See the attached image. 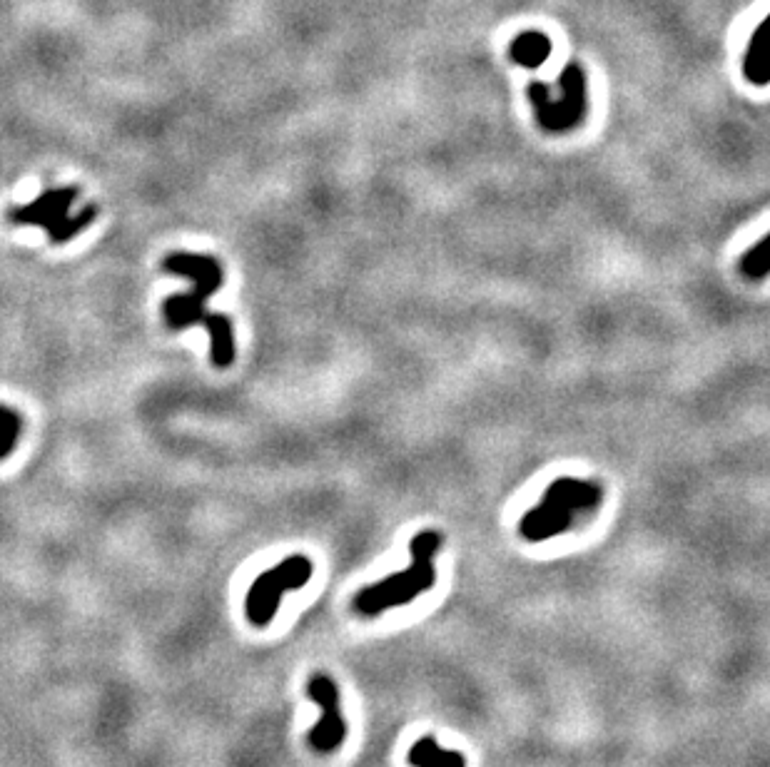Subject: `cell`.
Here are the masks:
<instances>
[{
    "label": "cell",
    "instance_id": "cell-1",
    "mask_svg": "<svg viewBox=\"0 0 770 767\" xmlns=\"http://www.w3.org/2000/svg\"><path fill=\"white\" fill-rule=\"evenodd\" d=\"M442 546V536L437 531H422L409 543L412 553V566L404 571L392 573L382 578L374 586L362 588L354 598V608L362 616H379L387 608L409 606L424 591H432L437 583V568H434V556Z\"/></svg>",
    "mask_w": 770,
    "mask_h": 767
},
{
    "label": "cell",
    "instance_id": "cell-2",
    "mask_svg": "<svg viewBox=\"0 0 770 767\" xmlns=\"http://www.w3.org/2000/svg\"><path fill=\"white\" fill-rule=\"evenodd\" d=\"M162 269L167 274L192 279V289L185 294H172L162 304V317L172 332H182L195 324H202L207 309L205 299L212 297L222 287V267L215 257L190 255V252H175L165 257Z\"/></svg>",
    "mask_w": 770,
    "mask_h": 767
},
{
    "label": "cell",
    "instance_id": "cell-3",
    "mask_svg": "<svg viewBox=\"0 0 770 767\" xmlns=\"http://www.w3.org/2000/svg\"><path fill=\"white\" fill-rule=\"evenodd\" d=\"M601 496L604 491L594 481L561 476L546 489L541 504L521 518V536L534 543L559 536V533L569 531L576 513L596 509L601 504Z\"/></svg>",
    "mask_w": 770,
    "mask_h": 767
},
{
    "label": "cell",
    "instance_id": "cell-4",
    "mask_svg": "<svg viewBox=\"0 0 770 767\" xmlns=\"http://www.w3.org/2000/svg\"><path fill=\"white\" fill-rule=\"evenodd\" d=\"M312 571L314 566L307 556H290L280 566L260 573L257 581L250 586V591H247V621L257 628L270 626L272 618L280 611L282 593L305 588L309 578H312Z\"/></svg>",
    "mask_w": 770,
    "mask_h": 767
},
{
    "label": "cell",
    "instance_id": "cell-5",
    "mask_svg": "<svg viewBox=\"0 0 770 767\" xmlns=\"http://www.w3.org/2000/svg\"><path fill=\"white\" fill-rule=\"evenodd\" d=\"M561 100H551L549 85L531 83L529 100L534 103L536 120L546 132H566L581 123L586 113V78L584 70L576 63H569L559 78Z\"/></svg>",
    "mask_w": 770,
    "mask_h": 767
},
{
    "label": "cell",
    "instance_id": "cell-6",
    "mask_svg": "<svg viewBox=\"0 0 770 767\" xmlns=\"http://www.w3.org/2000/svg\"><path fill=\"white\" fill-rule=\"evenodd\" d=\"M307 695L312 703L322 708V720L309 730V745L317 753H334L347 735L342 708H339V690L329 675H312L307 683Z\"/></svg>",
    "mask_w": 770,
    "mask_h": 767
},
{
    "label": "cell",
    "instance_id": "cell-7",
    "mask_svg": "<svg viewBox=\"0 0 770 767\" xmlns=\"http://www.w3.org/2000/svg\"><path fill=\"white\" fill-rule=\"evenodd\" d=\"M78 200V190L75 187H55V190H45L43 195L35 197L28 205L13 207L8 212L10 225L15 227H50L70 212V207Z\"/></svg>",
    "mask_w": 770,
    "mask_h": 767
},
{
    "label": "cell",
    "instance_id": "cell-8",
    "mask_svg": "<svg viewBox=\"0 0 770 767\" xmlns=\"http://www.w3.org/2000/svg\"><path fill=\"white\" fill-rule=\"evenodd\" d=\"M202 327L207 329L210 334V362L215 364L217 369H227L232 362H235V329H232V322L225 317V314L217 312H207L205 319H202Z\"/></svg>",
    "mask_w": 770,
    "mask_h": 767
},
{
    "label": "cell",
    "instance_id": "cell-9",
    "mask_svg": "<svg viewBox=\"0 0 770 767\" xmlns=\"http://www.w3.org/2000/svg\"><path fill=\"white\" fill-rule=\"evenodd\" d=\"M768 28L770 20L763 18L761 25L756 28V33L751 35V43H748L746 58H743V75H746L748 83L768 85L770 80V40H768Z\"/></svg>",
    "mask_w": 770,
    "mask_h": 767
},
{
    "label": "cell",
    "instance_id": "cell-10",
    "mask_svg": "<svg viewBox=\"0 0 770 767\" xmlns=\"http://www.w3.org/2000/svg\"><path fill=\"white\" fill-rule=\"evenodd\" d=\"M407 763L412 767H466L464 755L454 753V750H442L434 735H427L412 745Z\"/></svg>",
    "mask_w": 770,
    "mask_h": 767
},
{
    "label": "cell",
    "instance_id": "cell-11",
    "mask_svg": "<svg viewBox=\"0 0 770 767\" xmlns=\"http://www.w3.org/2000/svg\"><path fill=\"white\" fill-rule=\"evenodd\" d=\"M509 55L521 68H539L551 55V40L544 33H521L511 43Z\"/></svg>",
    "mask_w": 770,
    "mask_h": 767
},
{
    "label": "cell",
    "instance_id": "cell-12",
    "mask_svg": "<svg viewBox=\"0 0 770 767\" xmlns=\"http://www.w3.org/2000/svg\"><path fill=\"white\" fill-rule=\"evenodd\" d=\"M95 217H98V210H95V207H85V210H80L78 215L60 217L58 222H53L50 227H45V232H48V240L53 242V245H63V242L73 240V237H78L80 232L88 230V227L95 222Z\"/></svg>",
    "mask_w": 770,
    "mask_h": 767
},
{
    "label": "cell",
    "instance_id": "cell-13",
    "mask_svg": "<svg viewBox=\"0 0 770 767\" xmlns=\"http://www.w3.org/2000/svg\"><path fill=\"white\" fill-rule=\"evenodd\" d=\"M20 429H23V421H20L18 411H13L10 406L0 404V461L15 451V446H18Z\"/></svg>",
    "mask_w": 770,
    "mask_h": 767
},
{
    "label": "cell",
    "instance_id": "cell-14",
    "mask_svg": "<svg viewBox=\"0 0 770 767\" xmlns=\"http://www.w3.org/2000/svg\"><path fill=\"white\" fill-rule=\"evenodd\" d=\"M770 237H761L758 240L756 247H751V250L743 255V262H741V272L746 274V277H753V279H766L768 277V269H770Z\"/></svg>",
    "mask_w": 770,
    "mask_h": 767
}]
</instances>
